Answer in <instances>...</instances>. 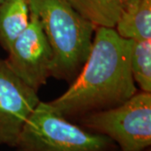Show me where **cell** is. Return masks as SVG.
I'll list each match as a JSON object with an SVG mask.
<instances>
[{
	"mask_svg": "<svg viewBox=\"0 0 151 151\" xmlns=\"http://www.w3.org/2000/svg\"><path fill=\"white\" fill-rule=\"evenodd\" d=\"M132 40L113 28L97 27L90 55L62 95L48 102L69 121L118 107L138 92L130 68Z\"/></svg>",
	"mask_w": 151,
	"mask_h": 151,
	"instance_id": "1",
	"label": "cell"
},
{
	"mask_svg": "<svg viewBox=\"0 0 151 151\" xmlns=\"http://www.w3.org/2000/svg\"><path fill=\"white\" fill-rule=\"evenodd\" d=\"M52 50L51 77L71 83L80 73L92 46L96 26L67 0H28Z\"/></svg>",
	"mask_w": 151,
	"mask_h": 151,
	"instance_id": "2",
	"label": "cell"
},
{
	"mask_svg": "<svg viewBox=\"0 0 151 151\" xmlns=\"http://www.w3.org/2000/svg\"><path fill=\"white\" fill-rule=\"evenodd\" d=\"M15 151H119L108 136L92 133L40 102L14 148Z\"/></svg>",
	"mask_w": 151,
	"mask_h": 151,
	"instance_id": "3",
	"label": "cell"
},
{
	"mask_svg": "<svg viewBox=\"0 0 151 151\" xmlns=\"http://www.w3.org/2000/svg\"><path fill=\"white\" fill-rule=\"evenodd\" d=\"M76 124L105 135L119 151H145L151 146V92H137L118 107L90 113Z\"/></svg>",
	"mask_w": 151,
	"mask_h": 151,
	"instance_id": "4",
	"label": "cell"
},
{
	"mask_svg": "<svg viewBox=\"0 0 151 151\" xmlns=\"http://www.w3.org/2000/svg\"><path fill=\"white\" fill-rule=\"evenodd\" d=\"M7 53L6 60L11 69L35 92L51 77L52 50L38 17L32 12L28 27Z\"/></svg>",
	"mask_w": 151,
	"mask_h": 151,
	"instance_id": "5",
	"label": "cell"
},
{
	"mask_svg": "<svg viewBox=\"0 0 151 151\" xmlns=\"http://www.w3.org/2000/svg\"><path fill=\"white\" fill-rule=\"evenodd\" d=\"M40 100L35 92L0 57V145L14 148Z\"/></svg>",
	"mask_w": 151,
	"mask_h": 151,
	"instance_id": "6",
	"label": "cell"
},
{
	"mask_svg": "<svg viewBox=\"0 0 151 151\" xmlns=\"http://www.w3.org/2000/svg\"><path fill=\"white\" fill-rule=\"evenodd\" d=\"M134 0H67L78 14L96 27L115 28Z\"/></svg>",
	"mask_w": 151,
	"mask_h": 151,
	"instance_id": "7",
	"label": "cell"
},
{
	"mask_svg": "<svg viewBox=\"0 0 151 151\" xmlns=\"http://www.w3.org/2000/svg\"><path fill=\"white\" fill-rule=\"evenodd\" d=\"M28 0H2L0 3V45L9 51L29 24Z\"/></svg>",
	"mask_w": 151,
	"mask_h": 151,
	"instance_id": "8",
	"label": "cell"
},
{
	"mask_svg": "<svg viewBox=\"0 0 151 151\" xmlns=\"http://www.w3.org/2000/svg\"><path fill=\"white\" fill-rule=\"evenodd\" d=\"M114 29L124 39L151 40V0H134Z\"/></svg>",
	"mask_w": 151,
	"mask_h": 151,
	"instance_id": "9",
	"label": "cell"
},
{
	"mask_svg": "<svg viewBox=\"0 0 151 151\" xmlns=\"http://www.w3.org/2000/svg\"><path fill=\"white\" fill-rule=\"evenodd\" d=\"M130 68L140 91L151 92V40H132Z\"/></svg>",
	"mask_w": 151,
	"mask_h": 151,
	"instance_id": "10",
	"label": "cell"
},
{
	"mask_svg": "<svg viewBox=\"0 0 151 151\" xmlns=\"http://www.w3.org/2000/svg\"><path fill=\"white\" fill-rule=\"evenodd\" d=\"M1 1H2V0H0V3H1Z\"/></svg>",
	"mask_w": 151,
	"mask_h": 151,
	"instance_id": "11",
	"label": "cell"
}]
</instances>
